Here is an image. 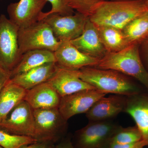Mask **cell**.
<instances>
[{
    "label": "cell",
    "instance_id": "8",
    "mask_svg": "<svg viewBox=\"0 0 148 148\" xmlns=\"http://www.w3.org/2000/svg\"><path fill=\"white\" fill-rule=\"evenodd\" d=\"M88 19L87 16L77 12L67 16L52 14L42 20L50 27L56 39L62 42L70 41L79 37L82 34Z\"/></svg>",
    "mask_w": 148,
    "mask_h": 148
},
{
    "label": "cell",
    "instance_id": "18",
    "mask_svg": "<svg viewBox=\"0 0 148 148\" xmlns=\"http://www.w3.org/2000/svg\"><path fill=\"white\" fill-rule=\"evenodd\" d=\"M58 68L56 62L47 63L16 75L10 81L28 90L43 83L47 82L51 77Z\"/></svg>",
    "mask_w": 148,
    "mask_h": 148
},
{
    "label": "cell",
    "instance_id": "23",
    "mask_svg": "<svg viewBox=\"0 0 148 148\" xmlns=\"http://www.w3.org/2000/svg\"><path fill=\"white\" fill-rule=\"evenodd\" d=\"M37 142L32 137L12 135L0 128V147L3 148H24Z\"/></svg>",
    "mask_w": 148,
    "mask_h": 148
},
{
    "label": "cell",
    "instance_id": "12",
    "mask_svg": "<svg viewBox=\"0 0 148 148\" xmlns=\"http://www.w3.org/2000/svg\"><path fill=\"white\" fill-rule=\"evenodd\" d=\"M56 63L60 67L79 70L84 67H95L100 60L79 51L69 41L61 42L54 52Z\"/></svg>",
    "mask_w": 148,
    "mask_h": 148
},
{
    "label": "cell",
    "instance_id": "20",
    "mask_svg": "<svg viewBox=\"0 0 148 148\" xmlns=\"http://www.w3.org/2000/svg\"><path fill=\"white\" fill-rule=\"evenodd\" d=\"M27 90L10 80L0 92V123L24 100Z\"/></svg>",
    "mask_w": 148,
    "mask_h": 148
},
{
    "label": "cell",
    "instance_id": "28",
    "mask_svg": "<svg viewBox=\"0 0 148 148\" xmlns=\"http://www.w3.org/2000/svg\"><path fill=\"white\" fill-rule=\"evenodd\" d=\"M148 146L147 143L144 140L134 143L120 144L111 143L108 148H144Z\"/></svg>",
    "mask_w": 148,
    "mask_h": 148
},
{
    "label": "cell",
    "instance_id": "3",
    "mask_svg": "<svg viewBox=\"0 0 148 148\" xmlns=\"http://www.w3.org/2000/svg\"><path fill=\"white\" fill-rule=\"evenodd\" d=\"M139 45H132L117 52H108L95 68L116 71L134 78L148 91V72L143 63Z\"/></svg>",
    "mask_w": 148,
    "mask_h": 148
},
{
    "label": "cell",
    "instance_id": "6",
    "mask_svg": "<svg viewBox=\"0 0 148 148\" xmlns=\"http://www.w3.org/2000/svg\"><path fill=\"white\" fill-rule=\"evenodd\" d=\"M18 42L21 54L36 49H45L54 52L61 42L56 39L48 24L40 20L23 29H19Z\"/></svg>",
    "mask_w": 148,
    "mask_h": 148
},
{
    "label": "cell",
    "instance_id": "16",
    "mask_svg": "<svg viewBox=\"0 0 148 148\" xmlns=\"http://www.w3.org/2000/svg\"><path fill=\"white\" fill-rule=\"evenodd\" d=\"M61 98L54 88L47 82L27 90L24 100L33 110L58 108Z\"/></svg>",
    "mask_w": 148,
    "mask_h": 148
},
{
    "label": "cell",
    "instance_id": "34",
    "mask_svg": "<svg viewBox=\"0 0 148 148\" xmlns=\"http://www.w3.org/2000/svg\"></svg>",
    "mask_w": 148,
    "mask_h": 148
},
{
    "label": "cell",
    "instance_id": "10",
    "mask_svg": "<svg viewBox=\"0 0 148 148\" xmlns=\"http://www.w3.org/2000/svg\"><path fill=\"white\" fill-rule=\"evenodd\" d=\"M106 95L95 89L78 91L62 97L58 110L68 121L76 115L86 113L96 101Z\"/></svg>",
    "mask_w": 148,
    "mask_h": 148
},
{
    "label": "cell",
    "instance_id": "1",
    "mask_svg": "<svg viewBox=\"0 0 148 148\" xmlns=\"http://www.w3.org/2000/svg\"><path fill=\"white\" fill-rule=\"evenodd\" d=\"M148 10L145 0H104L95 6L88 18L96 26L123 30L134 18Z\"/></svg>",
    "mask_w": 148,
    "mask_h": 148
},
{
    "label": "cell",
    "instance_id": "9",
    "mask_svg": "<svg viewBox=\"0 0 148 148\" xmlns=\"http://www.w3.org/2000/svg\"><path fill=\"white\" fill-rule=\"evenodd\" d=\"M0 128L12 135L34 138L35 121L33 109L26 101H21L0 123Z\"/></svg>",
    "mask_w": 148,
    "mask_h": 148
},
{
    "label": "cell",
    "instance_id": "4",
    "mask_svg": "<svg viewBox=\"0 0 148 148\" xmlns=\"http://www.w3.org/2000/svg\"><path fill=\"white\" fill-rule=\"evenodd\" d=\"M34 110V138L39 142L56 144L66 136L68 123L58 108L36 109Z\"/></svg>",
    "mask_w": 148,
    "mask_h": 148
},
{
    "label": "cell",
    "instance_id": "32",
    "mask_svg": "<svg viewBox=\"0 0 148 148\" xmlns=\"http://www.w3.org/2000/svg\"><path fill=\"white\" fill-rule=\"evenodd\" d=\"M145 2L146 6L148 9V0H145Z\"/></svg>",
    "mask_w": 148,
    "mask_h": 148
},
{
    "label": "cell",
    "instance_id": "27",
    "mask_svg": "<svg viewBox=\"0 0 148 148\" xmlns=\"http://www.w3.org/2000/svg\"><path fill=\"white\" fill-rule=\"evenodd\" d=\"M139 49L141 60L148 72V37L139 45Z\"/></svg>",
    "mask_w": 148,
    "mask_h": 148
},
{
    "label": "cell",
    "instance_id": "11",
    "mask_svg": "<svg viewBox=\"0 0 148 148\" xmlns=\"http://www.w3.org/2000/svg\"><path fill=\"white\" fill-rule=\"evenodd\" d=\"M47 0H20L11 3L7 8L10 20L19 29H23L39 21Z\"/></svg>",
    "mask_w": 148,
    "mask_h": 148
},
{
    "label": "cell",
    "instance_id": "26",
    "mask_svg": "<svg viewBox=\"0 0 148 148\" xmlns=\"http://www.w3.org/2000/svg\"><path fill=\"white\" fill-rule=\"evenodd\" d=\"M51 5L50 11L47 12H42L40 16L39 21L45 16L52 14H58L63 16H67L74 14V10L67 5L66 0H47Z\"/></svg>",
    "mask_w": 148,
    "mask_h": 148
},
{
    "label": "cell",
    "instance_id": "29",
    "mask_svg": "<svg viewBox=\"0 0 148 148\" xmlns=\"http://www.w3.org/2000/svg\"><path fill=\"white\" fill-rule=\"evenodd\" d=\"M11 78V71L0 67V92Z\"/></svg>",
    "mask_w": 148,
    "mask_h": 148
},
{
    "label": "cell",
    "instance_id": "5",
    "mask_svg": "<svg viewBox=\"0 0 148 148\" xmlns=\"http://www.w3.org/2000/svg\"><path fill=\"white\" fill-rule=\"evenodd\" d=\"M121 127L109 120L90 121L72 137L74 148H108Z\"/></svg>",
    "mask_w": 148,
    "mask_h": 148
},
{
    "label": "cell",
    "instance_id": "30",
    "mask_svg": "<svg viewBox=\"0 0 148 148\" xmlns=\"http://www.w3.org/2000/svg\"><path fill=\"white\" fill-rule=\"evenodd\" d=\"M56 144L50 142H39L26 146L24 148H55Z\"/></svg>",
    "mask_w": 148,
    "mask_h": 148
},
{
    "label": "cell",
    "instance_id": "7",
    "mask_svg": "<svg viewBox=\"0 0 148 148\" xmlns=\"http://www.w3.org/2000/svg\"><path fill=\"white\" fill-rule=\"evenodd\" d=\"M19 28L4 15H0V67L12 71L22 54L18 42Z\"/></svg>",
    "mask_w": 148,
    "mask_h": 148
},
{
    "label": "cell",
    "instance_id": "2",
    "mask_svg": "<svg viewBox=\"0 0 148 148\" xmlns=\"http://www.w3.org/2000/svg\"><path fill=\"white\" fill-rule=\"evenodd\" d=\"M81 79L106 94L126 97L141 92L140 88L124 74L112 70L85 67L79 70Z\"/></svg>",
    "mask_w": 148,
    "mask_h": 148
},
{
    "label": "cell",
    "instance_id": "33",
    "mask_svg": "<svg viewBox=\"0 0 148 148\" xmlns=\"http://www.w3.org/2000/svg\"><path fill=\"white\" fill-rule=\"evenodd\" d=\"M0 148H3L2 147H0Z\"/></svg>",
    "mask_w": 148,
    "mask_h": 148
},
{
    "label": "cell",
    "instance_id": "19",
    "mask_svg": "<svg viewBox=\"0 0 148 148\" xmlns=\"http://www.w3.org/2000/svg\"><path fill=\"white\" fill-rule=\"evenodd\" d=\"M51 62H56L53 51L45 49H36L27 51L22 54L18 65L11 71V78L43 64Z\"/></svg>",
    "mask_w": 148,
    "mask_h": 148
},
{
    "label": "cell",
    "instance_id": "22",
    "mask_svg": "<svg viewBox=\"0 0 148 148\" xmlns=\"http://www.w3.org/2000/svg\"><path fill=\"white\" fill-rule=\"evenodd\" d=\"M122 31L129 46L139 45L148 37V10L134 18Z\"/></svg>",
    "mask_w": 148,
    "mask_h": 148
},
{
    "label": "cell",
    "instance_id": "15",
    "mask_svg": "<svg viewBox=\"0 0 148 148\" xmlns=\"http://www.w3.org/2000/svg\"><path fill=\"white\" fill-rule=\"evenodd\" d=\"M70 42L81 52L99 60L108 53L100 39L97 26L89 18L82 34Z\"/></svg>",
    "mask_w": 148,
    "mask_h": 148
},
{
    "label": "cell",
    "instance_id": "31",
    "mask_svg": "<svg viewBox=\"0 0 148 148\" xmlns=\"http://www.w3.org/2000/svg\"><path fill=\"white\" fill-rule=\"evenodd\" d=\"M55 148H74L72 142V137L70 135L65 136L56 144Z\"/></svg>",
    "mask_w": 148,
    "mask_h": 148
},
{
    "label": "cell",
    "instance_id": "25",
    "mask_svg": "<svg viewBox=\"0 0 148 148\" xmlns=\"http://www.w3.org/2000/svg\"><path fill=\"white\" fill-rule=\"evenodd\" d=\"M67 5L73 10L89 17L92 10L104 0H66Z\"/></svg>",
    "mask_w": 148,
    "mask_h": 148
},
{
    "label": "cell",
    "instance_id": "24",
    "mask_svg": "<svg viewBox=\"0 0 148 148\" xmlns=\"http://www.w3.org/2000/svg\"><path fill=\"white\" fill-rule=\"evenodd\" d=\"M143 140L142 134L137 126L121 127L114 135L111 143L124 144L134 143Z\"/></svg>",
    "mask_w": 148,
    "mask_h": 148
},
{
    "label": "cell",
    "instance_id": "21",
    "mask_svg": "<svg viewBox=\"0 0 148 148\" xmlns=\"http://www.w3.org/2000/svg\"><path fill=\"white\" fill-rule=\"evenodd\" d=\"M96 26L101 42L108 52H118L129 46L122 30L108 26Z\"/></svg>",
    "mask_w": 148,
    "mask_h": 148
},
{
    "label": "cell",
    "instance_id": "14",
    "mask_svg": "<svg viewBox=\"0 0 148 148\" xmlns=\"http://www.w3.org/2000/svg\"><path fill=\"white\" fill-rule=\"evenodd\" d=\"M126 97L115 95L102 97L96 101L86 113L89 121L109 120L124 112Z\"/></svg>",
    "mask_w": 148,
    "mask_h": 148
},
{
    "label": "cell",
    "instance_id": "17",
    "mask_svg": "<svg viewBox=\"0 0 148 148\" xmlns=\"http://www.w3.org/2000/svg\"><path fill=\"white\" fill-rule=\"evenodd\" d=\"M124 112L134 120L143 140L147 142L148 145V93L141 92L126 97Z\"/></svg>",
    "mask_w": 148,
    "mask_h": 148
},
{
    "label": "cell",
    "instance_id": "13",
    "mask_svg": "<svg viewBox=\"0 0 148 148\" xmlns=\"http://www.w3.org/2000/svg\"><path fill=\"white\" fill-rule=\"evenodd\" d=\"M47 82L54 88L61 98L78 91L95 89L81 79L79 70H71L59 66L55 73Z\"/></svg>",
    "mask_w": 148,
    "mask_h": 148
}]
</instances>
